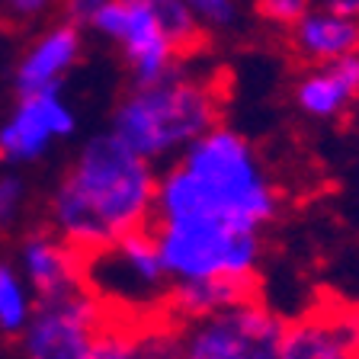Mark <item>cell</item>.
Listing matches in <instances>:
<instances>
[{
    "label": "cell",
    "mask_w": 359,
    "mask_h": 359,
    "mask_svg": "<svg viewBox=\"0 0 359 359\" xmlns=\"http://www.w3.org/2000/svg\"><path fill=\"white\" fill-rule=\"evenodd\" d=\"M157 180L151 164L119 135L83 144L52 202L58 238L74 257H87L151 222Z\"/></svg>",
    "instance_id": "1"
},
{
    "label": "cell",
    "mask_w": 359,
    "mask_h": 359,
    "mask_svg": "<svg viewBox=\"0 0 359 359\" xmlns=\"http://www.w3.org/2000/svg\"><path fill=\"white\" fill-rule=\"evenodd\" d=\"M279 199L254 148L241 132L218 122L187 144L183 161L157 183V218L205 215L231 224L234 231H260L276 218Z\"/></svg>",
    "instance_id": "2"
},
{
    "label": "cell",
    "mask_w": 359,
    "mask_h": 359,
    "mask_svg": "<svg viewBox=\"0 0 359 359\" xmlns=\"http://www.w3.org/2000/svg\"><path fill=\"white\" fill-rule=\"evenodd\" d=\"M222 112L224 83L173 71L157 83L132 87V93L116 106L112 132L144 161H157L215 128Z\"/></svg>",
    "instance_id": "3"
},
{
    "label": "cell",
    "mask_w": 359,
    "mask_h": 359,
    "mask_svg": "<svg viewBox=\"0 0 359 359\" xmlns=\"http://www.w3.org/2000/svg\"><path fill=\"white\" fill-rule=\"evenodd\" d=\"M161 263L173 279L257 276L260 231H234L231 224L205 215H151Z\"/></svg>",
    "instance_id": "4"
},
{
    "label": "cell",
    "mask_w": 359,
    "mask_h": 359,
    "mask_svg": "<svg viewBox=\"0 0 359 359\" xmlns=\"http://www.w3.org/2000/svg\"><path fill=\"white\" fill-rule=\"evenodd\" d=\"M285 321L276 311L247 299L196 318L180 327L183 359H279Z\"/></svg>",
    "instance_id": "5"
},
{
    "label": "cell",
    "mask_w": 359,
    "mask_h": 359,
    "mask_svg": "<svg viewBox=\"0 0 359 359\" xmlns=\"http://www.w3.org/2000/svg\"><path fill=\"white\" fill-rule=\"evenodd\" d=\"M100 305L83 285L39 299L26 330V359H87Z\"/></svg>",
    "instance_id": "6"
},
{
    "label": "cell",
    "mask_w": 359,
    "mask_h": 359,
    "mask_svg": "<svg viewBox=\"0 0 359 359\" xmlns=\"http://www.w3.org/2000/svg\"><path fill=\"white\" fill-rule=\"evenodd\" d=\"M90 22L100 32L122 42L126 61L132 67V87H148L177 71L170 45L148 0H106L90 16Z\"/></svg>",
    "instance_id": "7"
},
{
    "label": "cell",
    "mask_w": 359,
    "mask_h": 359,
    "mask_svg": "<svg viewBox=\"0 0 359 359\" xmlns=\"http://www.w3.org/2000/svg\"><path fill=\"white\" fill-rule=\"evenodd\" d=\"M279 359H359V308L327 302L285 321Z\"/></svg>",
    "instance_id": "8"
},
{
    "label": "cell",
    "mask_w": 359,
    "mask_h": 359,
    "mask_svg": "<svg viewBox=\"0 0 359 359\" xmlns=\"http://www.w3.org/2000/svg\"><path fill=\"white\" fill-rule=\"evenodd\" d=\"M74 132V116L58 100V87H45L22 97L13 122L0 128V157H36L52 135Z\"/></svg>",
    "instance_id": "9"
},
{
    "label": "cell",
    "mask_w": 359,
    "mask_h": 359,
    "mask_svg": "<svg viewBox=\"0 0 359 359\" xmlns=\"http://www.w3.org/2000/svg\"><path fill=\"white\" fill-rule=\"evenodd\" d=\"M257 299V276H205V279H177L161 299V308L167 311L177 327L205 318L218 308L238 305V302Z\"/></svg>",
    "instance_id": "10"
},
{
    "label": "cell",
    "mask_w": 359,
    "mask_h": 359,
    "mask_svg": "<svg viewBox=\"0 0 359 359\" xmlns=\"http://www.w3.org/2000/svg\"><path fill=\"white\" fill-rule=\"evenodd\" d=\"M289 45L305 65H327L359 52V16L308 13L289 29Z\"/></svg>",
    "instance_id": "11"
},
{
    "label": "cell",
    "mask_w": 359,
    "mask_h": 359,
    "mask_svg": "<svg viewBox=\"0 0 359 359\" xmlns=\"http://www.w3.org/2000/svg\"><path fill=\"white\" fill-rule=\"evenodd\" d=\"M77 52H81V36H77L74 22H65V26L48 29L29 52H26L20 71H16V90H20V97L39 93V90H45V87H58V77L77 61Z\"/></svg>",
    "instance_id": "12"
},
{
    "label": "cell",
    "mask_w": 359,
    "mask_h": 359,
    "mask_svg": "<svg viewBox=\"0 0 359 359\" xmlns=\"http://www.w3.org/2000/svg\"><path fill=\"white\" fill-rule=\"evenodd\" d=\"M26 266H29V279L36 285L39 299L55 295L61 289H71V285H83L74 254L55 234H42V231L29 234V241H26Z\"/></svg>",
    "instance_id": "13"
},
{
    "label": "cell",
    "mask_w": 359,
    "mask_h": 359,
    "mask_svg": "<svg viewBox=\"0 0 359 359\" xmlns=\"http://www.w3.org/2000/svg\"><path fill=\"white\" fill-rule=\"evenodd\" d=\"M148 4L161 22V32L170 45L173 61L196 58L209 48V26H202L183 0H148Z\"/></svg>",
    "instance_id": "14"
},
{
    "label": "cell",
    "mask_w": 359,
    "mask_h": 359,
    "mask_svg": "<svg viewBox=\"0 0 359 359\" xmlns=\"http://www.w3.org/2000/svg\"><path fill=\"white\" fill-rule=\"evenodd\" d=\"M295 100H299V109L311 119H337L356 100V93L337 77L330 65H318V71H308L299 81Z\"/></svg>",
    "instance_id": "15"
},
{
    "label": "cell",
    "mask_w": 359,
    "mask_h": 359,
    "mask_svg": "<svg viewBox=\"0 0 359 359\" xmlns=\"http://www.w3.org/2000/svg\"><path fill=\"white\" fill-rule=\"evenodd\" d=\"M26 321V299H22V289L16 283L10 263L0 260V330L16 334Z\"/></svg>",
    "instance_id": "16"
},
{
    "label": "cell",
    "mask_w": 359,
    "mask_h": 359,
    "mask_svg": "<svg viewBox=\"0 0 359 359\" xmlns=\"http://www.w3.org/2000/svg\"><path fill=\"white\" fill-rule=\"evenodd\" d=\"M254 13L276 29H292L308 16V0H254Z\"/></svg>",
    "instance_id": "17"
},
{
    "label": "cell",
    "mask_w": 359,
    "mask_h": 359,
    "mask_svg": "<svg viewBox=\"0 0 359 359\" xmlns=\"http://www.w3.org/2000/svg\"><path fill=\"white\" fill-rule=\"evenodd\" d=\"M55 0H0V29L20 32L36 22Z\"/></svg>",
    "instance_id": "18"
},
{
    "label": "cell",
    "mask_w": 359,
    "mask_h": 359,
    "mask_svg": "<svg viewBox=\"0 0 359 359\" xmlns=\"http://www.w3.org/2000/svg\"><path fill=\"white\" fill-rule=\"evenodd\" d=\"M189 10L196 13V20L202 26H231L234 22V4L231 0H183Z\"/></svg>",
    "instance_id": "19"
},
{
    "label": "cell",
    "mask_w": 359,
    "mask_h": 359,
    "mask_svg": "<svg viewBox=\"0 0 359 359\" xmlns=\"http://www.w3.org/2000/svg\"><path fill=\"white\" fill-rule=\"evenodd\" d=\"M16 202H20V180L4 177L0 180V228L13 218Z\"/></svg>",
    "instance_id": "20"
},
{
    "label": "cell",
    "mask_w": 359,
    "mask_h": 359,
    "mask_svg": "<svg viewBox=\"0 0 359 359\" xmlns=\"http://www.w3.org/2000/svg\"><path fill=\"white\" fill-rule=\"evenodd\" d=\"M58 4H61V10L67 13L71 22H87L90 16L103 7L106 0H58Z\"/></svg>",
    "instance_id": "21"
},
{
    "label": "cell",
    "mask_w": 359,
    "mask_h": 359,
    "mask_svg": "<svg viewBox=\"0 0 359 359\" xmlns=\"http://www.w3.org/2000/svg\"><path fill=\"white\" fill-rule=\"evenodd\" d=\"M330 13L340 16H359V0H324Z\"/></svg>",
    "instance_id": "22"
}]
</instances>
